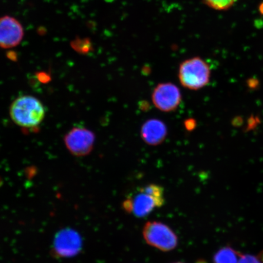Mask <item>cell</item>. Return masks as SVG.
Returning <instances> with one entry per match:
<instances>
[{
  "label": "cell",
  "instance_id": "1",
  "mask_svg": "<svg viewBox=\"0 0 263 263\" xmlns=\"http://www.w3.org/2000/svg\"><path fill=\"white\" fill-rule=\"evenodd\" d=\"M9 114L12 120L18 126L32 128L38 126L44 120L45 109L37 98L24 95L12 102Z\"/></svg>",
  "mask_w": 263,
  "mask_h": 263
},
{
  "label": "cell",
  "instance_id": "2",
  "mask_svg": "<svg viewBox=\"0 0 263 263\" xmlns=\"http://www.w3.org/2000/svg\"><path fill=\"white\" fill-rule=\"evenodd\" d=\"M178 77L183 87L191 90H197L209 84L211 68L201 58L194 57L180 64Z\"/></svg>",
  "mask_w": 263,
  "mask_h": 263
},
{
  "label": "cell",
  "instance_id": "3",
  "mask_svg": "<svg viewBox=\"0 0 263 263\" xmlns=\"http://www.w3.org/2000/svg\"><path fill=\"white\" fill-rule=\"evenodd\" d=\"M143 236L147 245L163 252L173 251L178 245L176 233L160 222H147L144 226Z\"/></svg>",
  "mask_w": 263,
  "mask_h": 263
},
{
  "label": "cell",
  "instance_id": "4",
  "mask_svg": "<svg viewBox=\"0 0 263 263\" xmlns=\"http://www.w3.org/2000/svg\"><path fill=\"white\" fill-rule=\"evenodd\" d=\"M152 101L155 107L164 112H170L177 109L182 101L179 88L173 83H161L154 88Z\"/></svg>",
  "mask_w": 263,
  "mask_h": 263
},
{
  "label": "cell",
  "instance_id": "5",
  "mask_svg": "<svg viewBox=\"0 0 263 263\" xmlns=\"http://www.w3.org/2000/svg\"><path fill=\"white\" fill-rule=\"evenodd\" d=\"M65 143L69 151L76 156H84L89 154L95 143V136L86 128L77 127L66 135Z\"/></svg>",
  "mask_w": 263,
  "mask_h": 263
},
{
  "label": "cell",
  "instance_id": "6",
  "mask_svg": "<svg viewBox=\"0 0 263 263\" xmlns=\"http://www.w3.org/2000/svg\"><path fill=\"white\" fill-rule=\"evenodd\" d=\"M24 30L21 23L12 16L5 15L0 20V45L3 49L16 47L21 44Z\"/></svg>",
  "mask_w": 263,
  "mask_h": 263
},
{
  "label": "cell",
  "instance_id": "7",
  "mask_svg": "<svg viewBox=\"0 0 263 263\" xmlns=\"http://www.w3.org/2000/svg\"><path fill=\"white\" fill-rule=\"evenodd\" d=\"M80 236L70 229L62 230L55 236L52 254L57 257H68L77 254L81 249Z\"/></svg>",
  "mask_w": 263,
  "mask_h": 263
},
{
  "label": "cell",
  "instance_id": "8",
  "mask_svg": "<svg viewBox=\"0 0 263 263\" xmlns=\"http://www.w3.org/2000/svg\"><path fill=\"white\" fill-rule=\"evenodd\" d=\"M161 206L159 202L153 196L141 189L137 195L133 198L126 199L123 203L125 211L133 213L140 218L149 215L154 209Z\"/></svg>",
  "mask_w": 263,
  "mask_h": 263
},
{
  "label": "cell",
  "instance_id": "9",
  "mask_svg": "<svg viewBox=\"0 0 263 263\" xmlns=\"http://www.w3.org/2000/svg\"><path fill=\"white\" fill-rule=\"evenodd\" d=\"M167 134V127L163 121L150 119L143 124L141 136L148 145L157 146L165 140Z\"/></svg>",
  "mask_w": 263,
  "mask_h": 263
},
{
  "label": "cell",
  "instance_id": "10",
  "mask_svg": "<svg viewBox=\"0 0 263 263\" xmlns=\"http://www.w3.org/2000/svg\"><path fill=\"white\" fill-rule=\"evenodd\" d=\"M241 255L230 247H225L214 256V263H238Z\"/></svg>",
  "mask_w": 263,
  "mask_h": 263
},
{
  "label": "cell",
  "instance_id": "11",
  "mask_svg": "<svg viewBox=\"0 0 263 263\" xmlns=\"http://www.w3.org/2000/svg\"><path fill=\"white\" fill-rule=\"evenodd\" d=\"M239 0H203L209 7L217 11H226L231 8Z\"/></svg>",
  "mask_w": 263,
  "mask_h": 263
},
{
  "label": "cell",
  "instance_id": "12",
  "mask_svg": "<svg viewBox=\"0 0 263 263\" xmlns=\"http://www.w3.org/2000/svg\"><path fill=\"white\" fill-rule=\"evenodd\" d=\"M238 263H261V262L260 259H259L258 255L241 254L240 256Z\"/></svg>",
  "mask_w": 263,
  "mask_h": 263
},
{
  "label": "cell",
  "instance_id": "13",
  "mask_svg": "<svg viewBox=\"0 0 263 263\" xmlns=\"http://www.w3.org/2000/svg\"><path fill=\"white\" fill-rule=\"evenodd\" d=\"M185 126L186 129L192 130L195 127V121L192 120H189L185 122Z\"/></svg>",
  "mask_w": 263,
  "mask_h": 263
},
{
  "label": "cell",
  "instance_id": "14",
  "mask_svg": "<svg viewBox=\"0 0 263 263\" xmlns=\"http://www.w3.org/2000/svg\"><path fill=\"white\" fill-rule=\"evenodd\" d=\"M258 258L260 259L261 263H263V251L258 255Z\"/></svg>",
  "mask_w": 263,
  "mask_h": 263
},
{
  "label": "cell",
  "instance_id": "15",
  "mask_svg": "<svg viewBox=\"0 0 263 263\" xmlns=\"http://www.w3.org/2000/svg\"><path fill=\"white\" fill-rule=\"evenodd\" d=\"M175 263H183V262H175Z\"/></svg>",
  "mask_w": 263,
  "mask_h": 263
}]
</instances>
